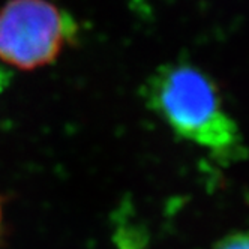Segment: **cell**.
<instances>
[{
  "instance_id": "7a4b0ae2",
  "label": "cell",
  "mask_w": 249,
  "mask_h": 249,
  "mask_svg": "<svg viewBox=\"0 0 249 249\" xmlns=\"http://www.w3.org/2000/svg\"><path fill=\"white\" fill-rule=\"evenodd\" d=\"M78 35L74 17L50 0H9L0 9V60L38 69L59 59Z\"/></svg>"
},
{
  "instance_id": "3957f363",
  "label": "cell",
  "mask_w": 249,
  "mask_h": 249,
  "mask_svg": "<svg viewBox=\"0 0 249 249\" xmlns=\"http://www.w3.org/2000/svg\"><path fill=\"white\" fill-rule=\"evenodd\" d=\"M221 249H249V237L248 236H237L228 240L221 246Z\"/></svg>"
},
{
  "instance_id": "6da1fadb",
  "label": "cell",
  "mask_w": 249,
  "mask_h": 249,
  "mask_svg": "<svg viewBox=\"0 0 249 249\" xmlns=\"http://www.w3.org/2000/svg\"><path fill=\"white\" fill-rule=\"evenodd\" d=\"M144 98L171 131L212 153L233 155L243 143L216 83L198 66L186 62L162 65L149 77Z\"/></svg>"
},
{
  "instance_id": "277c9868",
  "label": "cell",
  "mask_w": 249,
  "mask_h": 249,
  "mask_svg": "<svg viewBox=\"0 0 249 249\" xmlns=\"http://www.w3.org/2000/svg\"><path fill=\"white\" fill-rule=\"evenodd\" d=\"M2 225H3V210H2V201H0V236H2Z\"/></svg>"
}]
</instances>
